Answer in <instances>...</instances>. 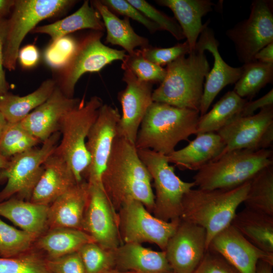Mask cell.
Wrapping results in <instances>:
<instances>
[{
  "instance_id": "30bf717a",
  "label": "cell",
  "mask_w": 273,
  "mask_h": 273,
  "mask_svg": "<svg viewBox=\"0 0 273 273\" xmlns=\"http://www.w3.org/2000/svg\"><path fill=\"white\" fill-rule=\"evenodd\" d=\"M61 138L60 131L53 134L38 148H34L10 158L8 166L0 170V182L7 180L0 191V202L13 197L29 201L43 171V164L53 154Z\"/></svg>"
},
{
  "instance_id": "7a4b0ae2",
  "label": "cell",
  "mask_w": 273,
  "mask_h": 273,
  "mask_svg": "<svg viewBox=\"0 0 273 273\" xmlns=\"http://www.w3.org/2000/svg\"><path fill=\"white\" fill-rule=\"evenodd\" d=\"M199 117V111L153 102L140 125L135 146L166 156L179 142L196 134Z\"/></svg>"
},
{
  "instance_id": "681fc988",
  "label": "cell",
  "mask_w": 273,
  "mask_h": 273,
  "mask_svg": "<svg viewBox=\"0 0 273 273\" xmlns=\"http://www.w3.org/2000/svg\"><path fill=\"white\" fill-rule=\"evenodd\" d=\"M254 60L263 63L273 64V42L259 51L254 56Z\"/></svg>"
},
{
  "instance_id": "603a6c76",
  "label": "cell",
  "mask_w": 273,
  "mask_h": 273,
  "mask_svg": "<svg viewBox=\"0 0 273 273\" xmlns=\"http://www.w3.org/2000/svg\"><path fill=\"white\" fill-rule=\"evenodd\" d=\"M196 135L187 146L166 155L169 163L174 164L180 169L198 171L220 156L225 145L217 132Z\"/></svg>"
},
{
  "instance_id": "7dc6e473",
  "label": "cell",
  "mask_w": 273,
  "mask_h": 273,
  "mask_svg": "<svg viewBox=\"0 0 273 273\" xmlns=\"http://www.w3.org/2000/svg\"><path fill=\"white\" fill-rule=\"evenodd\" d=\"M273 106V89L270 90L262 97L254 101H247L241 111L240 116H248L254 114L258 109Z\"/></svg>"
},
{
  "instance_id": "836d02e7",
  "label": "cell",
  "mask_w": 273,
  "mask_h": 273,
  "mask_svg": "<svg viewBox=\"0 0 273 273\" xmlns=\"http://www.w3.org/2000/svg\"><path fill=\"white\" fill-rule=\"evenodd\" d=\"M242 67L241 75L233 90L240 97L251 100L267 84L272 82L273 64L254 60Z\"/></svg>"
},
{
  "instance_id": "44dd1931",
  "label": "cell",
  "mask_w": 273,
  "mask_h": 273,
  "mask_svg": "<svg viewBox=\"0 0 273 273\" xmlns=\"http://www.w3.org/2000/svg\"><path fill=\"white\" fill-rule=\"evenodd\" d=\"M77 183L67 163L54 152L43 163L42 172L29 201L49 206Z\"/></svg>"
},
{
  "instance_id": "f5cc1de1",
  "label": "cell",
  "mask_w": 273,
  "mask_h": 273,
  "mask_svg": "<svg viewBox=\"0 0 273 273\" xmlns=\"http://www.w3.org/2000/svg\"><path fill=\"white\" fill-rule=\"evenodd\" d=\"M8 122L0 111V138L2 136L3 132H4Z\"/></svg>"
},
{
  "instance_id": "3957f363",
  "label": "cell",
  "mask_w": 273,
  "mask_h": 273,
  "mask_svg": "<svg viewBox=\"0 0 273 273\" xmlns=\"http://www.w3.org/2000/svg\"><path fill=\"white\" fill-rule=\"evenodd\" d=\"M249 185L248 181L232 189H192L183 197L180 219L205 229L207 249L212 239L231 224Z\"/></svg>"
},
{
  "instance_id": "484cf974",
  "label": "cell",
  "mask_w": 273,
  "mask_h": 273,
  "mask_svg": "<svg viewBox=\"0 0 273 273\" xmlns=\"http://www.w3.org/2000/svg\"><path fill=\"white\" fill-rule=\"evenodd\" d=\"M49 206L13 197L0 202V216L37 238L48 230Z\"/></svg>"
},
{
  "instance_id": "7402d4cb",
  "label": "cell",
  "mask_w": 273,
  "mask_h": 273,
  "mask_svg": "<svg viewBox=\"0 0 273 273\" xmlns=\"http://www.w3.org/2000/svg\"><path fill=\"white\" fill-rule=\"evenodd\" d=\"M89 192L84 179L77 183L49 206L48 229L69 228L82 231V223Z\"/></svg>"
},
{
  "instance_id": "6da1fadb",
  "label": "cell",
  "mask_w": 273,
  "mask_h": 273,
  "mask_svg": "<svg viewBox=\"0 0 273 273\" xmlns=\"http://www.w3.org/2000/svg\"><path fill=\"white\" fill-rule=\"evenodd\" d=\"M151 181L135 145L116 135L102 177L104 191L116 211L135 200L152 213L155 196Z\"/></svg>"
},
{
  "instance_id": "4316f807",
  "label": "cell",
  "mask_w": 273,
  "mask_h": 273,
  "mask_svg": "<svg viewBox=\"0 0 273 273\" xmlns=\"http://www.w3.org/2000/svg\"><path fill=\"white\" fill-rule=\"evenodd\" d=\"M95 242L83 231L69 228L48 229L36 240L34 247L48 259H54L77 252L83 245Z\"/></svg>"
},
{
  "instance_id": "f907efd6",
  "label": "cell",
  "mask_w": 273,
  "mask_h": 273,
  "mask_svg": "<svg viewBox=\"0 0 273 273\" xmlns=\"http://www.w3.org/2000/svg\"><path fill=\"white\" fill-rule=\"evenodd\" d=\"M15 0H0V19L5 16L12 10Z\"/></svg>"
},
{
  "instance_id": "9a60e30c",
  "label": "cell",
  "mask_w": 273,
  "mask_h": 273,
  "mask_svg": "<svg viewBox=\"0 0 273 273\" xmlns=\"http://www.w3.org/2000/svg\"><path fill=\"white\" fill-rule=\"evenodd\" d=\"M120 116L118 109L111 105L103 104L100 109L86 141L90 161L85 176L89 184L102 185V175L117 135Z\"/></svg>"
},
{
  "instance_id": "d590c367",
  "label": "cell",
  "mask_w": 273,
  "mask_h": 273,
  "mask_svg": "<svg viewBox=\"0 0 273 273\" xmlns=\"http://www.w3.org/2000/svg\"><path fill=\"white\" fill-rule=\"evenodd\" d=\"M37 238L0 219V257H14L27 252L33 247Z\"/></svg>"
},
{
  "instance_id": "2e32d148",
  "label": "cell",
  "mask_w": 273,
  "mask_h": 273,
  "mask_svg": "<svg viewBox=\"0 0 273 273\" xmlns=\"http://www.w3.org/2000/svg\"><path fill=\"white\" fill-rule=\"evenodd\" d=\"M124 89L118 94L122 114L117 128V136L134 144L139 129L153 103L152 84L139 80L129 71H124Z\"/></svg>"
},
{
  "instance_id": "cb8c5ba5",
  "label": "cell",
  "mask_w": 273,
  "mask_h": 273,
  "mask_svg": "<svg viewBox=\"0 0 273 273\" xmlns=\"http://www.w3.org/2000/svg\"><path fill=\"white\" fill-rule=\"evenodd\" d=\"M115 269L135 273H173L165 251H157L141 244L123 243L114 250Z\"/></svg>"
},
{
  "instance_id": "bcb514c9",
  "label": "cell",
  "mask_w": 273,
  "mask_h": 273,
  "mask_svg": "<svg viewBox=\"0 0 273 273\" xmlns=\"http://www.w3.org/2000/svg\"><path fill=\"white\" fill-rule=\"evenodd\" d=\"M7 30V19H0V96L9 92L10 85L4 69V48Z\"/></svg>"
},
{
  "instance_id": "5b68a950",
  "label": "cell",
  "mask_w": 273,
  "mask_h": 273,
  "mask_svg": "<svg viewBox=\"0 0 273 273\" xmlns=\"http://www.w3.org/2000/svg\"><path fill=\"white\" fill-rule=\"evenodd\" d=\"M272 163V151L269 149L234 150L201 167L193 182L202 189H232L250 181Z\"/></svg>"
},
{
  "instance_id": "c3c4849f",
  "label": "cell",
  "mask_w": 273,
  "mask_h": 273,
  "mask_svg": "<svg viewBox=\"0 0 273 273\" xmlns=\"http://www.w3.org/2000/svg\"><path fill=\"white\" fill-rule=\"evenodd\" d=\"M39 59V51L34 45L28 44L19 50L18 60L25 68L34 67L38 62Z\"/></svg>"
},
{
  "instance_id": "b9f144b4",
  "label": "cell",
  "mask_w": 273,
  "mask_h": 273,
  "mask_svg": "<svg viewBox=\"0 0 273 273\" xmlns=\"http://www.w3.org/2000/svg\"><path fill=\"white\" fill-rule=\"evenodd\" d=\"M77 41L65 36L51 42L46 51V62L52 68L58 70L63 67L72 54Z\"/></svg>"
},
{
  "instance_id": "9c48e42d",
  "label": "cell",
  "mask_w": 273,
  "mask_h": 273,
  "mask_svg": "<svg viewBox=\"0 0 273 273\" xmlns=\"http://www.w3.org/2000/svg\"><path fill=\"white\" fill-rule=\"evenodd\" d=\"M70 0H15L4 48V67L15 70L21 44L41 21L60 14L73 4Z\"/></svg>"
},
{
  "instance_id": "8d00e7d4",
  "label": "cell",
  "mask_w": 273,
  "mask_h": 273,
  "mask_svg": "<svg viewBox=\"0 0 273 273\" xmlns=\"http://www.w3.org/2000/svg\"><path fill=\"white\" fill-rule=\"evenodd\" d=\"M0 273H52L47 258L34 246L11 258L0 257Z\"/></svg>"
},
{
  "instance_id": "4fadbf2b",
  "label": "cell",
  "mask_w": 273,
  "mask_h": 273,
  "mask_svg": "<svg viewBox=\"0 0 273 273\" xmlns=\"http://www.w3.org/2000/svg\"><path fill=\"white\" fill-rule=\"evenodd\" d=\"M217 133L225 145L220 156L236 150L268 149L273 142V106L251 116L238 117Z\"/></svg>"
},
{
  "instance_id": "e0dca14e",
  "label": "cell",
  "mask_w": 273,
  "mask_h": 273,
  "mask_svg": "<svg viewBox=\"0 0 273 273\" xmlns=\"http://www.w3.org/2000/svg\"><path fill=\"white\" fill-rule=\"evenodd\" d=\"M206 250L205 229L180 219L164 251L173 273H193Z\"/></svg>"
},
{
  "instance_id": "8992f818",
  "label": "cell",
  "mask_w": 273,
  "mask_h": 273,
  "mask_svg": "<svg viewBox=\"0 0 273 273\" xmlns=\"http://www.w3.org/2000/svg\"><path fill=\"white\" fill-rule=\"evenodd\" d=\"M103 105L102 99L96 96L87 102L81 99L60 122L61 138L55 152L67 163L77 183L83 180L90 164L86 141Z\"/></svg>"
},
{
  "instance_id": "f546056e",
  "label": "cell",
  "mask_w": 273,
  "mask_h": 273,
  "mask_svg": "<svg viewBox=\"0 0 273 273\" xmlns=\"http://www.w3.org/2000/svg\"><path fill=\"white\" fill-rule=\"evenodd\" d=\"M100 14L107 31L106 42L118 45L123 48L128 54L132 53L136 47H149V40L135 32L131 27L129 19L118 18L100 1L90 2Z\"/></svg>"
},
{
  "instance_id": "f1b7e54d",
  "label": "cell",
  "mask_w": 273,
  "mask_h": 273,
  "mask_svg": "<svg viewBox=\"0 0 273 273\" xmlns=\"http://www.w3.org/2000/svg\"><path fill=\"white\" fill-rule=\"evenodd\" d=\"M231 224L256 247L273 254V216L245 207L236 213Z\"/></svg>"
},
{
  "instance_id": "277c9868",
  "label": "cell",
  "mask_w": 273,
  "mask_h": 273,
  "mask_svg": "<svg viewBox=\"0 0 273 273\" xmlns=\"http://www.w3.org/2000/svg\"><path fill=\"white\" fill-rule=\"evenodd\" d=\"M188 55L166 65L164 79L153 91V102L199 111L210 67L204 52L195 49Z\"/></svg>"
},
{
  "instance_id": "7c38bea8",
  "label": "cell",
  "mask_w": 273,
  "mask_h": 273,
  "mask_svg": "<svg viewBox=\"0 0 273 273\" xmlns=\"http://www.w3.org/2000/svg\"><path fill=\"white\" fill-rule=\"evenodd\" d=\"M272 4L270 0L254 1L249 17L226 31L244 64L254 61L255 54L273 42Z\"/></svg>"
},
{
  "instance_id": "7bdbcfd3",
  "label": "cell",
  "mask_w": 273,
  "mask_h": 273,
  "mask_svg": "<svg viewBox=\"0 0 273 273\" xmlns=\"http://www.w3.org/2000/svg\"><path fill=\"white\" fill-rule=\"evenodd\" d=\"M113 13L131 18L144 26L150 33H153L160 28L155 23L146 17L141 12L125 0H101L100 1Z\"/></svg>"
},
{
  "instance_id": "d6a6232c",
  "label": "cell",
  "mask_w": 273,
  "mask_h": 273,
  "mask_svg": "<svg viewBox=\"0 0 273 273\" xmlns=\"http://www.w3.org/2000/svg\"><path fill=\"white\" fill-rule=\"evenodd\" d=\"M243 203L247 208L273 216L272 165L264 167L250 180Z\"/></svg>"
},
{
  "instance_id": "8fae6325",
  "label": "cell",
  "mask_w": 273,
  "mask_h": 273,
  "mask_svg": "<svg viewBox=\"0 0 273 273\" xmlns=\"http://www.w3.org/2000/svg\"><path fill=\"white\" fill-rule=\"evenodd\" d=\"M120 238L123 243H149L164 251L180 218L166 221L150 212L141 202L131 200L117 211Z\"/></svg>"
},
{
  "instance_id": "db71d44e",
  "label": "cell",
  "mask_w": 273,
  "mask_h": 273,
  "mask_svg": "<svg viewBox=\"0 0 273 273\" xmlns=\"http://www.w3.org/2000/svg\"><path fill=\"white\" fill-rule=\"evenodd\" d=\"M9 160L10 159L6 158L0 154V170L8 166Z\"/></svg>"
},
{
  "instance_id": "d4e9b609",
  "label": "cell",
  "mask_w": 273,
  "mask_h": 273,
  "mask_svg": "<svg viewBox=\"0 0 273 273\" xmlns=\"http://www.w3.org/2000/svg\"><path fill=\"white\" fill-rule=\"evenodd\" d=\"M159 5L170 9L180 26L185 38L193 51L199 35L208 22L202 18L213 10L214 4L209 0H158Z\"/></svg>"
},
{
  "instance_id": "1f68e13d",
  "label": "cell",
  "mask_w": 273,
  "mask_h": 273,
  "mask_svg": "<svg viewBox=\"0 0 273 273\" xmlns=\"http://www.w3.org/2000/svg\"><path fill=\"white\" fill-rule=\"evenodd\" d=\"M247 101V100L240 97L234 90L229 91L213 105L210 111L200 116L196 134L217 132L240 116Z\"/></svg>"
},
{
  "instance_id": "ac0fdd59",
  "label": "cell",
  "mask_w": 273,
  "mask_h": 273,
  "mask_svg": "<svg viewBox=\"0 0 273 273\" xmlns=\"http://www.w3.org/2000/svg\"><path fill=\"white\" fill-rule=\"evenodd\" d=\"M207 249L219 254L240 273H256L259 260L273 264V254L256 247L232 224L212 239Z\"/></svg>"
},
{
  "instance_id": "74e56055",
  "label": "cell",
  "mask_w": 273,
  "mask_h": 273,
  "mask_svg": "<svg viewBox=\"0 0 273 273\" xmlns=\"http://www.w3.org/2000/svg\"><path fill=\"white\" fill-rule=\"evenodd\" d=\"M122 62L121 68L130 71L142 81L160 83L166 75L165 68L147 60L139 49L126 55Z\"/></svg>"
},
{
  "instance_id": "816d5d0a",
  "label": "cell",
  "mask_w": 273,
  "mask_h": 273,
  "mask_svg": "<svg viewBox=\"0 0 273 273\" xmlns=\"http://www.w3.org/2000/svg\"><path fill=\"white\" fill-rule=\"evenodd\" d=\"M273 264L266 261L259 260L257 264L256 273H273Z\"/></svg>"
},
{
  "instance_id": "f6af8a7d",
  "label": "cell",
  "mask_w": 273,
  "mask_h": 273,
  "mask_svg": "<svg viewBox=\"0 0 273 273\" xmlns=\"http://www.w3.org/2000/svg\"><path fill=\"white\" fill-rule=\"evenodd\" d=\"M47 262L52 273H85L78 251L57 258H47Z\"/></svg>"
},
{
  "instance_id": "5bb4252c",
  "label": "cell",
  "mask_w": 273,
  "mask_h": 273,
  "mask_svg": "<svg viewBox=\"0 0 273 273\" xmlns=\"http://www.w3.org/2000/svg\"><path fill=\"white\" fill-rule=\"evenodd\" d=\"M88 197L83 216L82 231L103 248L114 251L122 244L119 234L118 213L102 185L88 184Z\"/></svg>"
},
{
  "instance_id": "83f0119b",
  "label": "cell",
  "mask_w": 273,
  "mask_h": 273,
  "mask_svg": "<svg viewBox=\"0 0 273 273\" xmlns=\"http://www.w3.org/2000/svg\"><path fill=\"white\" fill-rule=\"evenodd\" d=\"M83 29L102 32L105 30L100 14L88 1H85L80 8L71 15L54 23L36 26L31 33L47 34L53 42L70 33Z\"/></svg>"
},
{
  "instance_id": "ffe728a7",
  "label": "cell",
  "mask_w": 273,
  "mask_h": 273,
  "mask_svg": "<svg viewBox=\"0 0 273 273\" xmlns=\"http://www.w3.org/2000/svg\"><path fill=\"white\" fill-rule=\"evenodd\" d=\"M79 98L66 96L56 85L50 97L20 121L21 125L41 143L59 131L64 116L77 106Z\"/></svg>"
},
{
  "instance_id": "4dcf8cb0",
  "label": "cell",
  "mask_w": 273,
  "mask_h": 273,
  "mask_svg": "<svg viewBox=\"0 0 273 273\" xmlns=\"http://www.w3.org/2000/svg\"><path fill=\"white\" fill-rule=\"evenodd\" d=\"M56 86L54 79L43 81L33 92L20 96L7 93L0 96V111L9 123L19 122L44 102Z\"/></svg>"
},
{
  "instance_id": "52a82bcc",
  "label": "cell",
  "mask_w": 273,
  "mask_h": 273,
  "mask_svg": "<svg viewBox=\"0 0 273 273\" xmlns=\"http://www.w3.org/2000/svg\"><path fill=\"white\" fill-rule=\"evenodd\" d=\"M141 161L154 181L153 215L166 221L180 218L184 195L195 186L181 180L169 165L166 156L150 149H137Z\"/></svg>"
},
{
  "instance_id": "d6986e66",
  "label": "cell",
  "mask_w": 273,
  "mask_h": 273,
  "mask_svg": "<svg viewBox=\"0 0 273 273\" xmlns=\"http://www.w3.org/2000/svg\"><path fill=\"white\" fill-rule=\"evenodd\" d=\"M209 22L200 33L195 48L204 52L208 51L214 58L213 66L205 78L199 113L205 114L217 94L226 85L235 83L239 79L242 67H233L222 58L218 51L219 42L213 31L208 27Z\"/></svg>"
},
{
  "instance_id": "11a10c76",
  "label": "cell",
  "mask_w": 273,
  "mask_h": 273,
  "mask_svg": "<svg viewBox=\"0 0 273 273\" xmlns=\"http://www.w3.org/2000/svg\"><path fill=\"white\" fill-rule=\"evenodd\" d=\"M107 273H135V272H132V271H122L118 270L116 269H113L108 271Z\"/></svg>"
},
{
  "instance_id": "ee69618b",
  "label": "cell",
  "mask_w": 273,
  "mask_h": 273,
  "mask_svg": "<svg viewBox=\"0 0 273 273\" xmlns=\"http://www.w3.org/2000/svg\"><path fill=\"white\" fill-rule=\"evenodd\" d=\"M193 273H240L216 252L207 249L200 264Z\"/></svg>"
},
{
  "instance_id": "f35d334b",
  "label": "cell",
  "mask_w": 273,
  "mask_h": 273,
  "mask_svg": "<svg viewBox=\"0 0 273 273\" xmlns=\"http://www.w3.org/2000/svg\"><path fill=\"white\" fill-rule=\"evenodd\" d=\"M78 252L85 273H107L115 269L114 251L106 250L96 242L85 244Z\"/></svg>"
},
{
  "instance_id": "e575fe53",
  "label": "cell",
  "mask_w": 273,
  "mask_h": 273,
  "mask_svg": "<svg viewBox=\"0 0 273 273\" xmlns=\"http://www.w3.org/2000/svg\"><path fill=\"white\" fill-rule=\"evenodd\" d=\"M41 143L21 125L9 123L0 138V154L10 159L35 147Z\"/></svg>"
},
{
  "instance_id": "ab89813d",
  "label": "cell",
  "mask_w": 273,
  "mask_h": 273,
  "mask_svg": "<svg viewBox=\"0 0 273 273\" xmlns=\"http://www.w3.org/2000/svg\"><path fill=\"white\" fill-rule=\"evenodd\" d=\"M127 1L161 30L168 31L178 40L185 38L180 26L174 18L156 9L146 1Z\"/></svg>"
},
{
  "instance_id": "ba28073f",
  "label": "cell",
  "mask_w": 273,
  "mask_h": 273,
  "mask_svg": "<svg viewBox=\"0 0 273 273\" xmlns=\"http://www.w3.org/2000/svg\"><path fill=\"white\" fill-rule=\"evenodd\" d=\"M103 32L93 31L77 41L75 48L65 65L58 69L54 79L67 97L74 98L75 85L87 72H98L116 60L122 61L126 52L108 47L101 41Z\"/></svg>"
},
{
  "instance_id": "60d3db41",
  "label": "cell",
  "mask_w": 273,
  "mask_h": 273,
  "mask_svg": "<svg viewBox=\"0 0 273 273\" xmlns=\"http://www.w3.org/2000/svg\"><path fill=\"white\" fill-rule=\"evenodd\" d=\"M140 50L145 59L160 66L167 65L179 57L189 54L192 51L187 41L169 48L148 47Z\"/></svg>"
}]
</instances>
